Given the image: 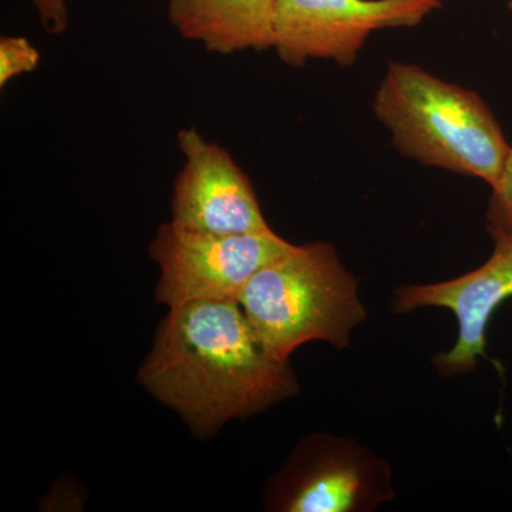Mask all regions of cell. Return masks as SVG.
Listing matches in <instances>:
<instances>
[{
    "mask_svg": "<svg viewBox=\"0 0 512 512\" xmlns=\"http://www.w3.org/2000/svg\"><path fill=\"white\" fill-rule=\"evenodd\" d=\"M275 0H168V19L183 39L232 55L272 49Z\"/></svg>",
    "mask_w": 512,
    "mask_h": 512,
    "instance_id": "9c48e42d",
    "label": "cell"
},
{
    "mask_svg": "<svg viewBox=\"0 0 512 512\" xmlns=\"http://www.w3.org/2000/svg\"><path fill=\"white\" fill-rule=\"evenodd\" d=\"M36 8L43 29L50 35L59 36L69 26V9L66 0H30Z\"/></svg>",
    "mask_w": 512,
    "mask_h": 512,
    "instance_id": "7c38bea8",
    "label": "cell"
},
{
    "mask_svg": "<svg viewBox=\"0 0 512 512\" xmlns=\"http://www.w3.org/2000/svg\"><path fill=\"white\" fill-rule=\"evenodd\" d=\"M376 119L403 157L493 187L511 146L476 92L417 64L390 62L373 99Z\"/></svg>",
    "mask_w": 512,
    "mask_h": 512,
    "instance_id": "7a4b0ae2",
    "label": "cell"
},
{
    "mask_svg": "<svg viewBox=\"0 0 512 512\" xmlns=\"http://www.w3.org/2000/svg\"><path fill=\"white\" fill-rule=\"evenodd\" d=\"M491 188L493 192L485 214L488 234L491 237L512 235V148L500 178Z\"/></svg>",
    "mask_w": 512,
    "mask_h": 512,
    "instance_id": "30bf717a",
    "label": "cell"
},
{
    "mask_svg": "<svg viewBox=\"0 0 512 512\" xmlns=\"http://www.w3.org/2000/svg\"><path fill=\"white\" fill-rule=\"evenodd\" d=\"M440 8L441 0H275L272 49L291 67H349L373 32L414 28Z\"/></svg>",
    "mask_w": 512,
    "mask_h": 512,
    "instance_id": "8992f818",
    "label": "cell"
},
{
    "mask_svg": "<svg viewBox=\"0 0 512 512\" xmlns=\"http://www.w3.org/2000/svg\"><path fill=\"white\" fill-rule=\"evenodd\" d=\"M396 497L392 468L348 437L313 433L298 441L268 480L265 507L276 512H367Z\"/></svg>",
    "mask_w": 512,
    "mask_h": 512,
    "instance_id": "277c9868",
    "label": "cell"
},
{
    "mask_svg": "<svg viewBox=\"0 0 512 512\" xmlns=\"http://www.w3.org/2000/svg\"><path fill=\"white\" fill-rule=\"evenodd\" d=\"M238 302L276 360H289L312 340L346 349L353 330L367 318L359 281L329 242L293 245L249 279Z\"/></svg>",
    "mask_w": 512,
    "mask_h": 512,
    "instance_id": "3957f363",
    "label": "cell"
},
{
    "mask_svg": "<svg viewBox=\"0 0 512 512\" xmlns=\"http://www.w3.org/2000/svg\"><path fill=\"white\" fill-rule=\"evenodd\" d=\"M493 238V254L480 268L450 281L403 286L393 292L396 313L444 308L456 315V345L433 359L441 375H466L476 369L478 359L485 356L491 316L512 298V235Z\"/></svg>",
    "mask_w": 512,
    "mask_h": 512,
    "instance_id": "ba28073f",
    "label": "cell"
},
{
    "mask_svg": "<svg viewBox=\"0 0 512 512\" xmlns=\"http://www.w3.org/2000/svg\"><path fill=\"white\" fill-rule=\"evenodd\" d=\"M40 63V53L26 37L2 36L0 39V86L20 74L35 72Z\"/></svg>",
    "mask_w": 512,
    "mask_h": 512,
    "instance_id": "8fae6325",
    "label": "cell"
},
{
    "mask_svg": "<svg viewBox=\"0 0 512 512\" xmlns=\"http://www.w3.org/2000/svg\"><path fill=\"white\" fill-rule=\"evenodd\" d=\"M177 143L185 163L174 184V227L215 235L274 231L248 175L225 148L205 140L192 127L178 133Z\"/></svg>",
    "mask_w": 512,
    "mask_h": 512,
    "instance_id": "52a82bcc",
    "label": "cell"
},
{
    "mask_svg": "<svg viewBox=\"0 0 512 512\" xmlns=\"http://www.w3.org/2000/svg\"><path fill=\"white\" fill-rule=\"evenodd\" d=\"M292 247L275 231L200 234L168 222L150 244L161 271L157 302L175 308L198 301H238L249 279Z\"/></svg>",
    "mask_w": 512,
    "mask_h": 512,
    "instance_id": "5b68a950",
    "label": "cell"
},
{
    "mask_svg": "<svg viewBox=\"0 0 512 512\" xmlns=\"http://www.w3.org/2000/svg\"><path fill=\"white\" fill-rule=\"evenodd\" d=\"M138 382L180 414L198 439L299 392L291 362L266 353L238 301L170 308Z\"/></svg>",
    "mask_w": 512,
    "mask_h": 512,
    "instance_id": "6da1fadb",
    "label": "cell"
},
{
    "mask_svg": "<svg viewBox=\"0 0 512 512\" xmlns=\"http://www.w3.org/2000/svg\"><path fill=\"white\" fill-rule=\"evenodd\" d=\"M508 8H510V10L512 12V0H508Z\"/></svg>",
    "mask_w": 512,
    "mask_h": 512,
    "instance_id": "4fadbf2b",
    "label": "cell"
}]
</instances>
